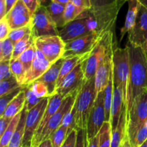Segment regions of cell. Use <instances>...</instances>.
<instances>
[{"label":"cell","mask_w":147,"mask_h":147,"mask_svg":"<svg viewBox=\"0 0 147 147\" xmlns=\"http://www.w3.org/2000/svg\"><path fill=\"white\" fill-rule=\"evenodd\" d=\"M27 109L26 106H24L22 111V116L20 118V122H19L18 126L9 144L8 147H22L23 137L24 134V126H25L26 117L27 114Z\"/></svg>","instance_id":"obj_27"},{"label":"cell","mask_w":147,"mask_h":147,"mask_svg":"<svg viewBox=\"0 0 147 147\" xmlns=\"http://www.w3.org/2000/svg\"><path fill=\"white\" fill-rule=\"evenodd\" d=\"M18 0H6V4H7V14L11 10L14 6V4L17 2Z\"/></svg>","instance_id":"obj_52"},{"label":"cell","mask_w":147,"mask_h":147,"mask_svg":"<svg viewBox=\"0 0 147 147\" xmlns=\"http://www.w3.org/2000/svg\"><path fill=\"white\" fill-rule=\"evenodd\" d=\"M7 15L6 0H0V20H2Z\"/></svg>","instance_id":"obj_50"},{"label":"cell","mask_w":147,"mask_h":147,"mask_svg":"<svg viewBox=\"0 0 147 147\" xmlns=\"http://www.w3.org/2000/svg\"><path fill=\"white\" fill-rule=\"evenodd\" d=\"M25 92L24 88V90L20 92V94L16 96L12 101L8 105L4 114L1 116H4L9 119H13L16 115L21 113L22 111L23 110L25 106Z\"/></svg>","instance_id":"obj_25"},{"label":"cell","mask_w":147,"mask_h":147,"mask_svg":"<svg viewBox=\"0 0 147 147\" xmlns=\"http://www.w3.org/2000/svg\"><path fill=\"white\" fill-rule=\"evenodd\" d=\"M69 126L62 123L50 137L53 147H61L67 136Z\"/></svg>","instance_id":"obj_33"},{"label":"cell","mask_w":147,"mask_h":147,"mask_svg":"<svg viewBox=\"0 0 147 147\" xmlns=\"http://www.w3.org/2000/svg\"><path fill=\"white\" fill-rule=\"evenodd\" d=\"M32 14L22 0H18L5 16L11 30L20 28L30 24Z\"/></svg>","instance_id":"obj_14"},{"label":"cell","mask_w":147,"mask_h":147,"mask_svg":"<svg viewBox=\"0 0 147 147\" xmlns=\"http://www.w3.org/2000/svg\"><path fill=\"white\" fill-rule=\"evenodd\" d=\"M5 147H8V146H5Z\"/></svg>","instance_id":"obj_61"},{"label":"cell","mask_w":147,"mask_h":147,"mask_svg":"<svg viewBox=\"0 0 147 147\" xmlns=\"http://www.w3.org/2000/svg\"><path fill=\"white\" fill-rule=\"evenodd\" d=\"M53 2V0H40V5L47 7Z\"/></svg>","instance_id":"obj_54"},{"label":"cell","mask_w":147,"mask_h":147,"mask_svg":"<svg viewBox=\"0 0 147 147\" xmlns=\"http://www.w3.org/2000/svg\"><path fill=\"white\" fill-rule=\"evenodd\" d=\"M32 34L34 40L44 36L59 35V30L52 20L47 8L40 6L32 17Z\"/></svg>","instance_id":"obj_9"},{"label":"cell","mask_w":147,"mask_h":147,"mask_svg":"<svg viewBox=\"0 0 147 147\" xmlns=\"http://www.w3.org/2000/svg\"><path fill=\"white\" fill-rule=\"evenodd\" d=\"M142 49H143V50H144V53L145 57H146V60L147 62V40H146V42H145L144 44L142 46Z\"/></svg>","instance_id":"obj_57"},{"label":"cell","mask_w":147,"mask_h":147,"mask_svg":"<svg viewBox=\"0 0 147 147\" xmlns=\"http://www.w3.org/2000/svg\"><path fill=\"white\" fill-rule=\"evenodd\" d=\"M91 53V52H90ZM90 53H86L83 55H79L69 57L67 58H64L63 65H62L61 70H60V75H59L58 80L57 83V88L60 86L61 82L65 78L66 76L69 74L70 72L73 71L77 66L84 63L90 56ZM57 90V89H56Z\"/></svg>","instance_id":"obj_22"},{"label":"cell","mask_w":147,"mask_h":147,"mask_svg":"<svg viewBox=\"0 0 147 147\" xmlns=\"http://www.w3.org/2000/svg\"><path fill=\"white\" fill-rule=\"evenodd\" d=\"M87 147H98V136H96L93 139L88 140Z\"/></svg>","instance_id":"obj_51"},{"label":"cell","mask_w":147,"mask_h":147,"mask_svg":"<svg viewBox=\"0 0 147 147\" xmlns=\"http://www.w3.org/2000/svg\"><path fill=\"white\" fill-rule=\"evenodd\" d=\"M77 134L78 131L76 129H73L67 135L61 147H76V142H77Z\"/></svg>","instance_id":"obj_45"},{"label":"cell","mask_w":147,"mask_h":147,"mask_svg":"<svg viewBox=\"0 0 147 147\" xmlns=\"http://www.w3.org/2000/svg\"><path fill=\"white\" fill-rule=\"evenodd\" d=\"M28 9L30 10V13L32 15L37 9L40 7V0H22Z\"/></svg>","instance_id":"obj_48"},{"label":"cell","mask_w":147,"mask_h":147,"mask_svg":"<svg viewBox=\"0 0 147 147\" xmlns=\"http://www.w3.org/2000/svg\"><path fill=\"white\" fill-rule=\"evenodd\" d=\"M146 142H147V141H146Z\"/></svg>","instance_id":"obj_63"},{"label":"cell","mask_w":147,"mask_h":147,"mask_svg":"<svg viewBox=\"0 0 147 147\" xmlns=\"http://www.w3.org/2000/svg\"><path fill=\"white\" fill-rule=\"evenodd\" d=\"M11 120H12V119H9V118L4 117V116L0 117V137L4 133Z\"/></svg>","instance_id":"obj_49"},{"label":"cell","mask_w":147,"mask_h":147,"mask_svg":"<svg viewBox=\"0 0 147 147\" xmlns=\"http://www.w3.org/2000/svg\"><path fill=\"white\" fill-rule=\"evenodd\" d=\"M28 86L30 88L34 96H37L39 98L43 99L46 97H50L48 88L47 86L42 82L36 80L34 83L28 85Z\"/></svg>","instance_id":"obj_41"},{"label":"cell","mask_w":147,"mask_h":147,"mask_svg":"<svg viewBox=\"0 0 147 147\" xmlns=\"http://www.w3.org/2000/svg\"><path fill=\"white\" fill-rule=\"evenodd\" d=\"M63 99H64V98L62 97L60 94L57 93L53 95V96H50L47 109H46L44 115H43V117L42 119L41 122H40L38 129H37V132L35 133L32 139V147H37V142H38L39 138H40L42 131L44 129L45 126H46L47 122L49 121V120L51 119L52 116L56 113V111L60 107L62 103H63Z\"/></svg>","instance_id":"obj_17"},{"label":"cell","mask_w":147,"mask_h":147,"mask_svg":"<svg viewBox=\"0 0 147 147\" xmlns=\"http://www.w3.org/2000/svg\"><path fill=\"white\" fill-rule=\"evenodd\" d=\"M81 87L73 91V93L69 94L68 96H67L63 99V103H62L60 107L56 111V113L52 116L51 119L49 120V121L47 122L46 126H45L44 129L42 131L40 138H39L38 142H37V146L42 141L50 139L53 133L60 127V126L63 123V119H64L65 116L73 109L75 102H76V98H77L78 94L79 91L80 90Z\"/></svg>","instance_id":"obj_8"},{"label":"cell","mask_w":147,"mask_h":147,"mask_svg":"<svg viewBox=\"0 0 147 147\" xmlns=\"http://www.w3.org/2000/svg\"><path fill=\"white\" fill-rule=\"evenodd\" d=\"M21 116L22 112L21 113H18L17 115H16V116L13 118L11 121L10 122L9 125L8 127H7V129H6L2 136H1V139H0V147L8 146L9 144L10 141H11L14 132H15L17 126H18Z\"/></svg>","instance_id":"obj_29"},{"label":"cell","mask_w":147,"mask_h":147,"mask_svg":"<svg viewBox=\"0 0 147 147\" xmlns=\"http://www.w3.org/2000/svg\"><path fill=\"white\" fill-rule=\"evenodd\" d=\"M32 34L31 24H28L25 27H20V28L15 29V30H11L10 32L9 38L15 45L16 43L18 42L23 37H24L27 34Z\"/></svg>","instance_id":"obj_40"},{"label":"cell","mask_w":147,"mask_h":147,"mask_svg":"<svg viewBox=\"0 0 147 147\" xmlns=\"http://www.w3.org/2000/svg\"><path fill=\"white\" fill-rule=\"evenodd\" d=\"M113 95V71L110 76L108 84L104 90V106L105 113H106V121L110 122L112 100Z\"/></svg>","instance_id":"obj_28"},{"label":"cell","mask_w":147,"mask_h":147,"mask_svg":"<svg viewBox=\"0 0 147 147\" xmlns=\"http://www.w3.org/2000/svg\"><path fill=\"white\" fill-rule=\"evenodd\" d=\"M106 122L104 106V90L97 94L88 121L86 134L88 140L93 139L98 134L103 123Z\"/></svg>","instance_id":"obj_13"},{"label":"cell","mask_w":147,"mask_h":147,"mask_svg":"<svg viewBox=\"0 0 147 147\" xmlns=\"http://www.w3.org/2000/svg\"><path fill=\"white\" fill-rule=\"evenodd\" d=\"M21 85L18 83L14 76L0 81V97L16 90Z\"/></svg>","instance_id":"obj_36"},{"label":"cell","mask_w":147,"mask_h":147,"mask_svg":"<svg viewBox=\"0 0 147 147\" xmlns=\"http://www.w3.org/2000/svg\"><path fill=\"white\" fill-rule=\"evenodd\" d=\"M98 147H111V126L106 121L103 123L98 134Z\"/></svg>","instance_id":"obj_32"},{"label":"cell","mask_w":147,"mask_h":147,"mask_svg":"<svg viewBox=\"0 0 147 147\" xmlns=\"http://www.w3.org/2000/svg\"><path fill=\"white\" fill-rule=\"evenodd\" d=\"M90 13L93 15L100 33L113 32L118 14L124 3L120 0H90Z\"/></svg>","instance_id":"obj_3"},{"label":"cell","mask_w":147,"mask_h":147,"mask_svg":"<svg viewBox=\"0 0 147 147\" xmlns=\"http://www.w3.org/2000/svg\"><path fill=\"white\" fill-rule=\"evenodd\" d=\"M116 40L114 32H108L90 53L88 58L83 63L84 80H88L96 76L99 65L106 56L113 53Z\"/></svg>","instance_id":"obj_4"},{"label":"cell","mask_w":147,"mask_h":147,"mask_svg":"<svg viewBox=\"0 0 147 147\" xmlns=\"http://www.w3.org/2000/svg\"><path fill=\"white\" fill-rule=\"evenodd\" d=\"M34 44V38L32 34H27L24 37H23L21 40L16 43L14 45V52H13L12 58L13 60L18 59L20 55L24 53L27 49L31 47Z\"/></svg>","instance_id":"obj_31"},{"label":"cell","mask_w":147,"mask_h":147,"mask_svg":"<svg viewBox=\"0 0 147 147\" xmlns=\"http://www.w3.org/2000/svg\"><path fill=\"white\" fill-rule=\"evenodd\" d=\"M52 65L53 64H51L46 59L44 55L37 50L34 60L32 65L31 68L27 73L25 81L23 86H28L40 78L51 67Z\"/></svg>","instance_id":"obj_18"},{"label":"cell","mask_w":147,"mask_h":147,"mask_svg":"<svg viewBox=\"0 0 147 147\" xmlns=\"http://www.w3.org/2000/svg\"><path fill=\"white\" fill-rule=\"evenodd\" d=\"M11 30V28L5 17L0 20V40L1 41L9 38Z\"/></svg>","instance_id":"obj_44"},{"label":"cell","mask_w":147,"mask_h":147,"mask_svg":"<svg viewBox=\"0 0 147 147\" xmlns=\"http://www.w3.org/2000/svg\"><path fill=\"white\" fill-rule=\"evenodd\" d=\"M129 9L126 17V20L123 27L121 30V40H122L126 33H129L134 27L137 17L138 11L140 7V3L138 0H129Z\"/></svg>","instance_id":"obj_23"},{"label":"cell","mask_w":147,"mask_h":147,"mask_svg":"<svg viewBox=\"0 0 147 147\" xmlns=\"http://www.w3.org/2000/svg\"><path fill=\"white\" fill-rule=\"evenodd\" d=\"M24 88V86H21L17 88L16 90L4 95V96L0 97V116H2L5 111L6 109L8 106V105L13 100V99L18 96L21 91H22Z\"/></svg>","instance_id":"obj_37"},{"label":"cell","mask_w":147,"mask_h":147,"mask_svg":"<svg viewBox=\"0 0 147 147\" xmlns=\"http://www.w3.org/2000/svg\"><path fill=\"white\" fill-rule=\"evenodd\" d=\"M138 1L140 3L141 5L147 9V0H138Z\"/></svg>","instance_id":"obj_58"},{"label":"cell","mask_w":147,"mask_h":147,"mask_svg":"<svg viewBox=\"0 0 147 147\" xmlns=\"http://www.w3.org/2000/svg\"><path fill=\"white\" fill-rule=\"evenodd\" d=\"M53 1L66 6L69 2H70V0H53Z\"/></svg>","instance_id":"obj_56"},{"label":"cell","mask_w":147,"mask_h":147,"mask_svg":"<svg viewBox=\"0 0 147 147\" xmlns=\"http://www.w3.org/2000/svg\"><path fill=\"white\" fill-rule=\"evenodd\" d=\"M50 97L43 98L33 109L27 111L24 126V134L23 137L22 147L31 146L32 141L38 129L45 111L47 109Z\"/></svg>","instance_id":"obj_11"},{"label":"cell","mask_w":147,"mask_h":147,"mask_svg":"<svg viewBox=\"0 0 147 147\" xmlns=\"http://www.w3.org/2000/svg\"><path fill=\"white\" fill-rule=\"evenodd\" d=\"M130 63L127 47L120 48L115 47L113 52V85L119 86L123 90L125 105L127 98Z\"/></svg>","instance_id":"obj_6"},{"label":"cell","mask_w":147,"mask_h":147,"mask_svg":"<svg viewBox=\"0 0 147 147\" xmlns=\"http://www.w3.org/2000/svg\"><path fill=\"white\" fill-rule=\"evenodd\" d=\"M13 76L10 68V61L0 62V81L11 78Z\"/></svg>","instance_id":"obj_43"},{"label":"cell","mask_w":147,"mask_h":147,"mask_svg":"<svg viewBox=\"0 0 147 147\" xmlns=\"http://www.w3.org/2000/svg\"><path fill=\"white\" fill-rule=\"evenodd\" d=\"M37 147H53V144H52V142L51 140H50V139H48L42 141V142L37 146Z\"/></svg>","instance_id":"obj_53"},{"label":"cell","mask_w":147,"mask_h":147,"mask_svg":"<svg viewBox=\"0 0 147 147\" xmlns=\"http://www.w3.org/2000/svg\"><path fill=\"white\" fill-rule=\"evenodd\" d=\"M84 82L83 63L79 65L67 76L65 77L60 86L57 88L56 93L63 98H65L73 91L80 88Z\"/></svg>","instance_id":"obj_15"},{"label":"cell","mask_w":147,"mask_h":147,"mask_svg":"<svg viewBox=\"0 0 147 147\" xmlns=\"http://www.w3.org/2000/svg\"><path fill=\"white\" fill-rule=\"evenodd\" d=\"M121 147H131V146L130 142H129V138H128L127 135H126V138H125V140H124V142H123V144L121 145Z\"/></svg>","instance_id":"obj_55"},{"label":"cell","mask_w":147,"mask_h":147,"mask_svg":"<svg viewBox=\"0 0 147 147\" xmlns=\"http://www.w3.org/2000/svg\"><path fill=\"white\" fill-rule=\"evenodd\" d=\"M129 42L136 46H142L147 40V9L140 5L134 27L128 33Z\"/></svg>","instance_id":"obj_16"},{"label":"cell","mask_w":147,"mask_h":147,"mask_svg":"<svg viewBox=\"0 0 147 147\" xmlns=\"http://www.w3.org/2000/svg\"><path fill=\"white\" fill-rule=\"evenodd\" d=\"M86 10L76 20L66 24L59 30V35L65 43L98 32L97 22L93 14Z\"/></svg>","instance_id":"obj_5"},{"label":"cell","mask_w":147,"mask_h":147,"mask_svg":"<svg viewBox=\"0 0 147 147\" xmlns=\"http://www.w3.org/2000/svg\"><path fill=\"white\" fill-rule=\"evenodd\" d=\"M14 44L7 38L0 42V62L10 61L12 58Z\"/></svg>","instance_id":"obj_34"},{"label":"cell","mask_w":147,"mask_h":147,"mask_svg":"<svg viewBox=\"0 0 147 147\" xmlns=\"http://www.w3.org/2000/svg\"><path fill=\"white\" fill-rule=\"evenodd\" d=\"M10 68L13 76L15 77L18 83L21 86H23L27 76V71L21 61L19 59H11L10 60Z\"/></svg>","instance_id":"obj_30"},{"label":"cell","mask_w":147,"mask_h":147,"mask_svg":"<svg viewBox=\"0 0 147 147\" xmlns=\"http://www.w3.org/2000/svg\"><path fill=\"white\" fill-rule=\"evenodd\" d=\"M126 106L123 98V90L119 86L113 85V95L112 100L111 111V133L114 131L119 123L123 108Z\"/></svg>","instance_id":"obj_20"},{"label":"cell","mask_w":147,"mask_h":147,"mask_svg":"<svg viewBox=\"0 0 147 147\" xmlns=\"http://www.w3.org/2000/svg\"><path fill=\"white\" fill-rule=\"evenodd\" d=\"M46 8L57 28H63L66 24L64 18L65 5L53 1Z\"/></svg>","instance_id":"obj_26"},{"label":"cell","mask_w":147,"mask_h":147,"mask_svg":"<svg viewBox=\"0 0 147 147\" xmlns=\"http://www.w3.org/2000/svg\"><path fill=\"white\" fill-rule=\"evenodd\" d=\"M126 115V135L131 140L147 122V90L135 99Z\"/></svg>","instance_id":"obj_7"},{"label":"cell","mask_w":147,"mask_h":147,"mask_svg":"<svg viewBox=\"0 0 147 147\" xmlns=\"http://www.w3.org/2000/svg\"><path fill=\"white\" fill-rule=\"evenodd\" d=\"M97 96L95 76L88 80H84L73 106V126L74 129H85Z\"/></svg>","instance_id":"obj_2"},{"label":"cell","mask_w":147,"mask_h":147,"mask_svg":"<svg viewBox=\"0 0 147 147\" xmlns=\"http://www.w3.org/2000/svg\"><path fill=\"white\" fill-rule=\"evenodd\" d=\"M130 73L127 88L126 113L129 111L134 101L147 90V62L142 46L128 42Z\"/></svg>","instance_id":"obj_1"},{"label":"cell","mask_w":147,"mask_h":147,"mask_svg":"<svg viewBox=\"0 0 147 147\" xmlns=\"http://www.w3.org/2000/svg\"><path fill=\"white\" fill-rule=\"evenodd\" d=\"M30 147H32V146H30Z\"/></svg>","instance_id":"obj_62"},{"label":"cell","mask_w":147,"mask_h":147,"mask_svg":"<svg viewBox=\"0 0 147 147\" xmlns=\"http://www.w3.org/2000/svg\"><path fill=\"white\" fill-rule=\"evenodd\" d=\"M112 71H113V53L106 56L96 71L95 80H96V91L97 94L105 90Z\"/></svg>","instance_id":"obj_19"},{"label":"cell","mask_w":147,"mask_h":147,"mask_svg":"<svg viewBox=\"0 0 147 147\" xmlns=\"http://www.w3.org/2000/svg\"><path fill=\"white\" fill-rule=\"evenodd\" d=\"M120 1H122V2H123V3H125V2H126V1H129V0H120Z\"/></svg>","instance_id":"obj_60"},{"label":"cell","mask_w":147,"mask_h":147,"mask_svg":"<svg viewBox=\"0 0 147 147\" xmlns=\"http://www.w3.org/2000/svg\"><path fill=\"white\" fill-rule=\"evenodd\" d=\"M63 60H64V58H61L57 60L56 63H53L51 67L47 70V72L37 80L44 83L47 86L50 96H53L56 93L57 80H58L60 70L63 65Z\"/></svg>","instance_id":"obj_21"},{"label":"cell","mask_w":147,"mask_h":147,"mask_svg":"<svg viewBox=\"0 0 147 147\" xmlns=\"http://www.w3.org/2000/svg\"><path fill=\"white\" fill-rule=\"evenodd\" d=\"M105 34L96 31L65 43L63 58L90 53L98 44Z\"/></svg>","instance_id":"obj_12"},{"label":"cell","mask_w":147,"mask_h":147,"mask_svg":"<svg viewBox=\"0 0 147 147\" xmlns=\"http://www.w3.org/2000/svg\"><path fill=\"white\" fill-rule=\"evenodd\" d=\"M147 141V122L135 134L130 142L131 147H139Z\"/></svg>","instance_id":"obj_39"},{"label":"cell","mask_w":147,"mask_h":147,"mask_svg":"<svg viewBox=\"0 0 147 147\" xmlns=\"http://www.w3.org/2000/svg\"><path fill=\"white\" fill-rule=\"evenodd\" d=\"M70 2L83 10H90L91 9L90 0H70Z\"/></svg>","instance_id":"obj_47"},{"label":"cell","mask_w":147,"mask_h":147,"mask_svg":"<svg viewBox=\"0 0 147 147\" xmlns=\"http://www.w3.org/2000/svg\"><path fill=\"white\" fill-rule=\"evenodd\" d=\"M77 142L76 147H87L88 139L86 130L85 129H78Z\"/></svg>","instance_id":"obj_46"},{"label":"cell","mask_w":147,"mask_h":147,"mask_svg":"<svg viewBox=\"0 0 147 147\" xmlns=\"http://www.w3.org/2000/svg\"><path fill=\"white\" fill-rule=\"evenodd\" d=\"M84 11L85 10L76 7L73 3L69 2L65 6V9L64 18L65 24H67V23L76 20Z\"/></svg>","instance_id":"obj_38"},{"label":"cell","mask_w":147,"mask_h":147,"mask_svg":"<svg viewBox=\"0 0 147 147\" xmlns=\"http://www.w3.org/2000/svg\"><path fill=\"white\" fill-rule=\"evenodd\" d=\"M24 86V92H25V106L27 107V111L31 110L32 109L37 106L42 99L39 98L37 96H34V93L31 90L30 88L28 86Z\"/></svg>","instance_id":"obj_42"},{"label":"cell","mask_w":147,"mask_h":147,"mask_svg":"<svg viewBox=\"0 0 147 147\" xmlns=\"http://www.w3.org/2000/svg\"><path fill=\"white\" fill-rule=\"evenodd\" d=\"M34 45L51 64L63 58L65 42L60 35L44 36L36 38Z\"/></svg>","instance_id":"obj_10"},{"label":"cell","mask_w":147,"mask_h":147,"mask_svg":"<svg viewBox=\"0 0 147 147\" xmlns=\"http://www.w3.org/2000/svg\"><path fill=\"white\" fill-rule=\"evenodd\" d=\"M36 52H37V48L34 44L31 47H29L28 49H27L24 53H22L19 57L18 59L23 64L26 71H27V73L31 68L32 65L34 61V57H35Z\"/></svg>","instance_id":"obj_35"},{"label":"cell","mask_w":147,"mask_h":147,"mask_svg":"<svg viewBox=\"0 0 147 147\" xmlns=\"http://www.w3.org/2000/svg\"><path fill=\"white\" fill-rule=\"evenodd\" d=\"M126 107L123 108L119 123L114 131L111 133V147H121L126 136Z\"/></svg>","instance_id":"obj_24"},{"label":"cell","mask_w":147,"mask_h":147,"mask_svg":"<svg viewBox=\"0 0 147 147\" xmlns=\"http://www.w3.org/2000/svg\"><path fill=\"white\" fill-rule=\"evenodd\" d=\"M139 147H147V142H145V143H144L142 146H139Z\"/></svg>","instance_id":"obj_59"}]
</instances>
